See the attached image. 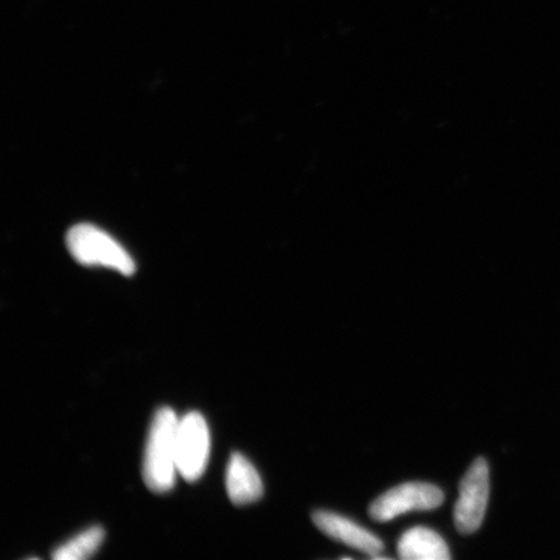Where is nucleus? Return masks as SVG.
Listing matches in <instances>:
<instances>
[{
	"label": "nucleus",
	"mask_w": 560,
	"mask_h": 560,
	"mask_svg": "<svg viewBox=\"0 0 560 560\" xmlns=\"http://www.w3.org/2000/svg\"><path fill=\"white\" fill-rule=\"evenodd\" d=\"M179 419L171 408H161L153 417L147 440L143 479L152 492L166 493L178 472L177 429Z\"/></svg>",
	"instance_id": "1"
},
{
	"label": "nucleus",
	"mask_w": 560,
	"mask_h": 560,
	"mask_svg": "<svg viewBox=\"0 0 560 560\" xmlns=\"http://www.w3.org/2000/svg\"><path fill=\"white\" fill-rule=\"evenodd\" d=\"M313 522L328 537L366 552L370 557L380 556L384 550L380 538L345 516L327 513V511H315Z\"/></svg>",
	"instance_id": "6"
},
{
	"label": "nucleus",
	"mask_w": 560,
	"mask_h": 560,
	"mask_svg": "<svg viewBox=\"0 0 560 560\" xmlns=\"http://www.w3.org/2000/svg\"><path fill=\"white\" fill-rule=\"evenodd\" d=\"M398 556L405 560H447L450 549L435 530L416 527L411 528L398 541Z\"/></svg>",
	"instance_id": "8"
},
{
	"label": "nucleus",
	"mask_w": 560,
	"mask_h": 560,
	"mask_svg": "<svg viewBox=\"0 0 560 560\" xmlns=\"http://www.w3.org/2000/svg\"><path fill=\"white\" fill-rule=\"evenodd\" d=\"M226 489L231 502L248 505L261 499L264 486L254 465L240 453L231 455L226 472Z\"/></svg>",
	"instance_id": "7"
},
{
	"label": "nucleus",
	"mask_w": 560,
	"mask_h": 560,
	"mask_svg": "<svg viewBox=\"0 0 560 560\" xmlns=\"http://www.w3.org/2000/svg\"><path fill=\"white\" fill-rule=\"evenodd\" d=\"M210 453V433L200 412H188L179 419L177 429L178 472L187 481L205 474Z\"/></svg>",
	"instance_id": "5"
},
{
	"label": "nucleus",
	"mask_w": 560,
	"mask_h": 560,
	"mask_svg": "<svg viewBox=\"0 0 560 560\" xmlns=\"http://www.w3.org/2000/svg\"><path fill=\"white\" fill-rule=\"evenodd\" d=\"M489 500V467L485 458L475 459L459 485V499L454 508L455 527L464 535L480 528Z\"/></svg>",
	"instance_id": "3"
},
{
	"label": "nucleus",
	"mask_w": 560,
	"mask_h": 560,
	"mask_svg": "<svg viewBox=\"0 0 560 560\" xmlns=\"http://www.w3.org/2000/svg\"><path fill=\"white\" fill-rule=\"evenodd\" d=\"M104 540L102 527H91L70 538L66 544L56 548L52 555L55 560H82L93 557Z\"/></svg>",
	"instance_id": "9"
},
{
	"label": "nucleus",
	"mask_w": 560,
	"mask_h": 560,
	"mask_svg": "<svg viewBox=\"0 0 560 560\" xmlns=\"http://www.w3.org/2000/svg\"><path fill=\"white\" fill-rule=\"evenodd\" d=\"M67 247L77 262L102 266L129 277L135 275L136 262L120 243L105 231L89 223H80L68 231Z\"/></svg>",
	"instance_id": "2"
},
{
	"label": "nucleus",
	"mask_w": 560,
	"mask_h": 560,
	"mask_svg": "<svg viewBox=\"0 0 560 560\" xmlns=\"http://www.w3.org/2000/svg\"><path fill=\"white\" fill-rule=\"evenodd\" d=\"M444 493L427 482H406L392 488L371 503L369 513L376 522H389L409 511H425L443 505Z\"/></svg>",
	"instance_id": "4"
}]
</instances>
